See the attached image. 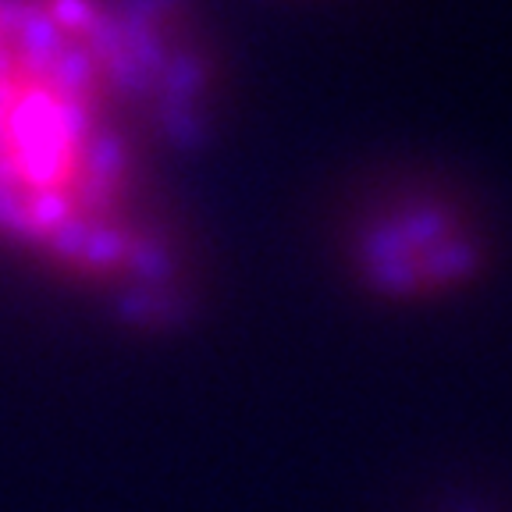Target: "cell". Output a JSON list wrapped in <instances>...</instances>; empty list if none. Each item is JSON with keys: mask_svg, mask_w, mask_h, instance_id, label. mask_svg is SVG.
Listing matches in <instances>:
<instances>
[{"mask_svg": "<svg viewBox=\"0 0 512 512\" xmlns=\"http://www.w3.org/2000/svg\"><path fill=\"white\" fill-rule=\"evenodd\" d=\"M221 114L200 0H0V253L121 317L189 310L164 164Z\"/></svg>", "mask_w": 512, "mask_h": 512, "instance_id": "6da1fadb", "label": "cell"}, {"mask_svg": "<svg viewBox=\"0 0 512 512\" xmlns=\"http://www.w3.org/2000/svg\"><path fill=\"white\" fill-rule=\"evenodd\" d=\"M352 285L384 306H434L463 296L491 264L488 232L459 200L399 189L370 200L342 239Z\"/></svg>", "mask_w": 512, "mask_h": 512, "instance_id": "7a4b0ae2", "label": "cell"}, {"mask_svg": "<svg viewBox=\"0 0 512 512\" xmlns=\"http://www.w3.org/2000/svg\"><path fill=\"white\" fill-rule=\"evenodd\" d=\"M456 512H488V509H480V505H459Z\"/></svg>", "mask_w": 512, "mask_h": 512, "instance_id": "3957f363", "label": "cell"}]
</instances>
